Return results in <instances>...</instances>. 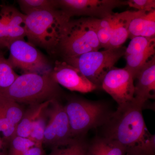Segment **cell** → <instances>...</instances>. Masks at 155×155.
I'll return each instance as SVG.
<instances>
[{
  "instance_id": "cell-31",
  "label": "cell",
  "mask_w": 155,
  "mask_h": 155,
  "mask_svg": "<svg viewBox=\"0 0 155 155\" xmlns=\"http://www.w3.org/2000/svg\"><path fill=\"white\" fill-rule=\"evenodd\" d=\"M126 155H150L140 147L127 149Z\"/></svg>"
},
{
  "instance_id": "cell-19",
  "label": "cell",
  "mask_w": 155,
  "mask_h": 155,
  "mask_svg": "<svg viewBox=\"0 0 155 155\" xmlns=\"http://www.w3.org/2000/svg\"><path fill=\"white\" fill-rule=\"evenodd\" d=\"M155 43L143 51L125 56L126 61L125 68L131 73L134 80L147 63L155 56Z\"/></svg>"
},
{
  "instance_id": "cell-4",
  "label": "cell",
  "mask_w": 155,
  "mask_h": 155,
  "mask_svg": "<svg viewBox=\"0 0 155 155\" xmlns=\"http://www.w3.org/2000/svg\"><path fill=\"white\" fill-rule=\"evenodd\" d=\"M101 48L89 18L70 19L64 28L58 50L64 59Z\"/></svg>"
},
{
  "instance_id": "cell-3",
  "label": "cell",
  "mask_w": 155,
  "mask_h": 155,
  "mask_svg": "<svg viewBox=\"0 0 155 155\" xmlns=\"http://www.w3.org/2000/svg\"><path fill=\"white\" fill-rule=\"evenodd\" d=\"M61 89L51 72L45 74L24 73L8 88L0 92V97L17 103L31 105L57 100Z\"/></svg>"
},
{
  "instance_id": "cell-29",
  "label": "cell",
  "mask_w": 155,
  "mask_h": 155,
  "mask_svg": "<svg viewBox=\"0 0 155 155\" xmlns=\"http://www.w3.org/2000/svg\"><path fill=\"white\" fill-rule=\"evenodd\" d=\"M7 34V16L5 5H2L0 9V48H6Z\"/></svg>"
},
{
  "instance_id": "cell-6",
  "label": "cell",
  "mask_w": 155,
  "mask_h": 155,
  "mask_svg": "<svg viewBox=\"0 0 155 155\" xmlns=\"http://www.w3.org/2000/svg\"><path fill=\"white\" fill-rule=\"evenodd\" d=\"M72 138L104 125L111 114L101 103L74 99L64 106Z\"/></svg>"
},
{
  "instance_id": "cell-22",
  "label": "cell",
  "mask_w": 155,
  "mask_h": 155,
  "mask_svg": "<svg viewBox=\"0 0 155 155\" xmlns=\"http://www.w3.org/2000/svg\"><path fill=\"white\" fill-rule=\"evenodd\" d=\"M18 76L8 59L0 51V92L8 88Z\"/></svg>"
},
{
  "instance_id": "cell-12",
  "label": "cell",
  "mask_w": 155,
  "mask_h": 155,
  "mask_svg": "<svg viewBox=\"0 0 155 155\" xmlns=\"http://www.w3.org/2000/svg\"><path fill=\"white\" fill-rule=\"evenodd\" d=\"M134 100L144 106L148 100L155 98V56L150 60L135 79Z\"/></svg>"
},
{
  "instance_id": "cell-23",
  "label": "cell",
  "mask_w": 155,
  "mask_h": 155,
  "mask_svg": "<svg viewBox=\"0 0 155 155\" xmlns=\"http://www.w3.org/2000/svg\"><path fill=\"white\" fill-rule=\"evenodd\" d=\"M47 118L46 109L35 120L32 125L28 138L33 142L35 146H42L43 144L45 130L48 123Z\"/></svg>"
},
{
  "instance_id": "cell-14",
  "label": "cell",
  "mask_w": 155,
  "mask_h": 155,
  "mask_svg": "<svg viewBox=\"0 0 155 155\" xmlns=\"http://www.w3.org/2000/svg\"><path fill=\"white\" fill-rule=\"evenodd\" d=\"M7 14V34L6 48L11 43L26 37L25 15L13 6L5 5Z\"/></svg>"
},
{
  "instance_id": "cell-20",
  "label": "cell",
  "mask_w": 155,
  "mask_h": 155,
  "mask_svg": "<svg viewBox=\"0 0 155 155\" xmlns=\"http://www.w3.org/2000/svg\"><path fill=\"white\" fill-rule=\"evenodd\" d=\"M17 2L25 15L35 11L58 9V0H19Z\"/></svg>"
},
{
  "instance_id": "cell-30",
  "label": "cell",
  "mask_w": 155,
  "mask_h": 155,
  "mask_svg": "<svg viewBox=\"0 0 155 155\" xmlns=\"http://www.w3.org/2000/svg\"><path fill=\"white\" fill-rule=\"evenodd\" d=\"M42 146H34L28 149L22 155H45Z\"/></svg>"
},
{
  "instance_id": "cell-21",
  "label": "cell",
  "mask_w": 155,
  "mask_h": 155,
  "mask_svg": "<svg viewBox=\"0 0 155 155\" xmlns=\"http://www.w3.org/2000/svg\"><path fill=\"white\" fill-rule=\"evenodd\" d=\"M0 113L17 126L22 119L24 112L18 103L0 97Z\"/></svg>"
},
{
  "instance_id": "cell-11",
  "label": "cell",
  "mask_w": 155,
  "mask_h": 155,
  "mask_svg": "<svg viewBox=\"0 0 155 155\" xmlns=\"http://www.w3.org/2000/svg\"><path fill=\"white\" fill-rule=\"evenodd\" d=\"M51 75L58 84L71 91L87 93L97 88L78 69L65 61H56Z\"/></svg>"
},
{
  "instance_id": "cell-27",
  "label": "cell",
  "mask_w": 155,
  "mask_h": 155,
  "mask_svg": "<svg viewBox=\"0 0 155 155\" xmlns=\"http://www.w3.org/2000/svg\"><path fill=\"white\" fill-rule=\"evenodd\" d=\"M17 126L12 124L10 121L0 113V132L3 135L4 140L10 143L11 140L16 136Z\"/></svg>"
},
{
  "instance_id": "cell-5",
  "label": "cell",
  "mask_w": 155,
  "mask_h": 155,
  "mask_svg": "<svg viewBox=\"0 0 155 155\" xmlns=\"http://www.w3.org/2000/svg\"><path fill=\"white\" fill-rule=\"evenodd\" d=\"M126 48L122 47L104 51H93L64 61L78 69L97 88H101L105 76L119 59Z\"/></svg>"
},
{
  "instance_id": "cell-32",
  "label": "cell",
  "mask_w": 155,
  "mask_h": 155,
  "mask_svg": "<svg viewBox=\"0 0 155 155\" xmlns=\"http://www.w3.org/2000/svg\"><path fill=\"white\" fill-rule=\"evenodd\" d=\"M3 147V141L0 137V155H3L2 149Z\"/></svg>"
},
{
  "instance_id": "cell-24",
  "label": "cell",
  "mask_w": 155,
  "mask_h": 155,
  "mask_svg": "<svg viewBox=\"0 0 155 155\" xmlns=\"http://www.w3.org/2000/svg\"><path fill=\"white\" fill-rule=\"evenodd\" d=\"M65 147L54 148L48 155H87V146L81 140L74 139Z\"/></svg>"
},
{
  "instance_id": "cell-8",
  "label": "cell",
  "mask_w": 155,
  "mask_h": 155,
  "mask_svg": "<svg viewBox=\"0 0 155 155\" xmlns=\"http://www.w3.org/2000/svg\"><path fill=\"white\" fill-rule=\"evenodd\" d=\"M49 120L45 130L43 144L52 149L70 144L72 138L69 119L64 106L53 100L46 109Z\"/></svg>"
},
{
  "instance_id": "cell-26",
  "label": "cell",
  "mask_w": 155,
  "mask_h": 155,
  "mask_svg": "<svg viewBox=\"0 0 155 155\" xmlns=\"http://www.w3.org/2000/svg\"><path fill=\"white\" fill-rule=\"evenodd\" d=\"M8 155H22L28 149L34 146V143L28 138L15 136L10 143Z\"/></svg>"
},
{
  "instance_id": "cell-2",
  "label": "cell",
  "mask_w": 155,
  "mask_h": 155,
  "mask_svg": "<svg viewBox=\"0 0 155 155\" xmlns=\"http://www.w3.org/2000/svg\"><path fill=\"white\" fill-rule=\"evenodd\" d=\"M70 19L59 9L32 12L25 15L26 37L34 45L55 52L64 28Z\"/></svg>"
},
{
  "instance_id": "cell-10",
  "label": "cell",
  "mask_w": 155,
  "mask_h": 155,
  "mask_svg": "<svg viewBox=\"0 0 155 155\" xmlns=\"http://www.w3.org/2000/svg\"><path fill=\"white\" fill-rule=\"evenodd\" d=\"M134 81L127 69L114 67L105 76L101 88L121 105L134 99Z\"/></svg>"
},
{
  "instance_id": "cell-15",
  "label": "cell",
  "mask_w": 155,
  "mask_h": 155,
  "mask_svg": "<svg viewBox=\"0 0 155 155\" xmlns=\"http://www.w3.org/2000/svg\"><path fill=\"white\" fill-rule=\"evenodd\" d=\"M135 11H126L116 13L114 28L107 49L122 46L128 38V28Z\"/></svg>"
},
{
  "instance_id": "cell-13",
  "label": "cell",
  "mask_w": 155,
  "mask_h": 155,
  "mask_svg": "<svg viewBox=\"0 0 155 155\" xmlns=\"http://www.w3.org/2000/svg\"><path fill=\"white\" fill-rule=\"evenodd\" d=\"M155 10L149 12L135 11L128 28V38L155 37Z\"/></svg>"
},
{
  "instance_id": "cell-7",
  "label": "cell",
  "mask_w": 155,
  "mask_h": 155,
  "mask_svg": "<svg viewBox=\"0 0 155 155\" xmlns=\"http://www.w3.org/2000/svg\"><path fill=\"white\" fill-rule=\"evenodd\" d=\"M8 48L10 55L8 59L14 69H20L24 73L40 74L51 71L45 57L33 45L24 39L13 41Z\"/></svg>"
},
{
  "instance_id": "cell-25",
  "label": "cell",
  "mask_w": 155,
  "mask_h": 155,
  "mask_svg": "<svg viewBox=\"0 0 155 155\" xmlns=\"http://www.w3.org/2000/svg\"><path fill=\"white\" fill-rule=\"evenodd\" d=\"M155 43V38L137 36L131 39L130 43L125 49L124 56L132 54L146 49Z\"/></svg>"
},
{
  "instance_id": "cell-1",
  "label": "cell",
  "mask_w": 155,
  "mask_h": 155,
  "mask_svg": "<svg viewBox=\"0 0 155 155\" xmlns=\"http://www.w3.org/2000/svg\"><path fill=\"white\" fill-rule=\"evenodd\" d=\"M143 107L134 101L119 105L105 123L104 137L118 142L127 149L140 147L145 150L155 139L149 132L142 114Z\"/></svg>"
},
{
  "instance_id": "cell-28",
  "label": "cell",
  "mask_w": 155,
  "mask_h": 155,
  "mask_svg": "<svg viewBox=\"0 0 155 155\" xmlns=\"http://www.w3.org/2000/svg\"><path fill=\"white\" fill-rule=\"evenodd\" d=\"M126 4L138 11L149 12L155 10V0H129L126 1Z\"/></svg>"
},
{
  "instance_id": "cell-9",
  "label": "cell",
  "mask_w": 155,
  "mask_h": 155,
  "mask_svg": "<svg viewBox=\"0 0 155 155\" xmlns=\"http://www.w3.org/2000/svg\"><path fill=\"white\" fill-rule=\"evenodd\" d=\"M58 9L69 18L87 16L102 19L114 14L113 10L126 5V1L119 0H58Z\"/></svg>"
},
{
  "instance_id": "cell-18",
  "label": "cell",
  "mask_w": 155,
  "mask_h": 155,
  "mask_svg": "<svg viewBox=\"0 0 155 155\" xmlns=\"http://www.w3.org/2000/svg\"><path fill=\"white\" fill-rule=\"evenodd\" d=\"M116 14L102 19L89 18L90 21L94 28L100 42L101 47L107 49L112 31Z\"/></svg>"
},
{
  "instance_id": "cell-17",
  "label": "cell",
  "mask_w": 155,
  "mask_h": 155,
  "mask_svg": "<svg viewBox=\"0 0 155 155\" xmlns=\"http://www.w3.org/2000/svg\"><path fill=\"white\" fill-rule=\"evenodd\" d=\"M127 152L118 142L104 137L96 139L87 146V155H126Z\"/></svg>"
},
{
  "instance_id": "cell-16",
  "label": "cell",
  "mask_w": 155,
  "mask_h": 155,
  "mask_svg": "<svg viewBox=\"0 0 155 155\" xmlns=\"http://www.w3.org/2000/svg\"><path fill=\"white\" fill-rule=\"evenodd\" d=\"M52 101L30 105V107L24 112L22 119L17 125L16 136L28 138L33 123Z\"/></svg>"
}]
</instances>
